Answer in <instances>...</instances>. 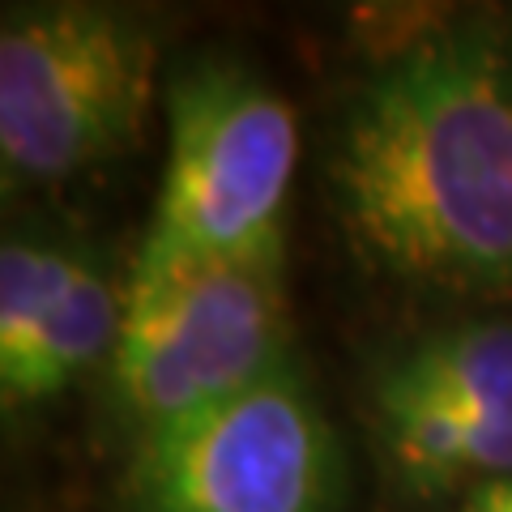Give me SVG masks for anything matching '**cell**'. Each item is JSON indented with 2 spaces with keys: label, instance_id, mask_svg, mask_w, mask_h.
<instances>
[{
  "label": "cell",
  "instance_id": "4",
  "mask_svg": "<svg viewBox=\"0 0 512 512\" xmlns=\"http://www.w3.org/2000/svg\"><path fill=\"white\" fill-rule=\"evenodd\" d=\"M286 252L201 265L150 295H124L111 393L137 440L282 372Z\"/></svg>",
  "mask_w": 512,
  "mask_h": 512
},
{
  "label": "cell",
  "instance_id": "7",
  "mask_svg": "<svg viewBox=\"0 0 512 512\" xmlns=\"http://www.w3.org/2000/svg\"><path fill=\"white\" fill-rule=\"evenodd\" d=\"M393 474L410 491L440 495L512 478V419L466 410H376Z\"/></svg>",
  "mask_w": 512,
  "mask_h": 512
},
{
  "label": "cell",
  "instance_id": "3",
  "mask_svg": "<svg viewBox=\"0 0 512 512\" xmlns=\"http://www.w3.org/2000/svg\"><path fill=\"white\" fill-rule=\"evenodd\" d=\"M158 35L146 13L94 0L9 5L0 22V167L60 184L124 158L154 107Z\"/></svg>",
  "mask_w": 512,
  "mask_h": 512
},
{
  "label": "cell",
  "instance_id": "9",
  "mask_svg": "<svg viewBox=\"0 0 512 512\" xmlns=\"http://www.w3.org/2000/svg\"><path fill=\"white\" fill-rule=\"evenodd\" d=\"M86 252L56 239L13 235L0 248V376L13 372L52 325Z\"/></svg>",
  "mask_w": 512,
  "mask_h": 512
},
{
  "label": "cell",
  "instance_id": "8",
  "mask_svg": "<svg viewBox=\"0 0 512 512\" xmlns=\"http://www.w3.org/2000/svg\"><path fill=\"white\" fill-rule=\"evenodd\" d=\"M124 325V291L111 286V278L99 269V261L82 256L77 278L64 295L52 325L43 329L35 350L0 376V397L9 410H30L60 397L69 384L90 372L99 359H111Z\"/></svg>",
  "mask_w": 512,
  "mask_h": 512
},
{
  "label": "cell",
  "instance_id": "5",
  "mask_svg": "<svg viewBox=\"0 0 512 512\" xmlns=\"http://www.w3.org/2000/svg\"><path fill=\"white\" fill-rule=\"evenodd\" d=\"M128 512H338L342 444L291 363L137 440Z\"/></svg>",
  "mask_w": 512,
  "mask_h": 512
},
{
  "label": "cell",
  "instance_id": "2",
  "mask_svg": "<svg viewBox=\"0 0 512 512\" xmlns=\"http://www.w3.org/2000/svg\"><path fill=\"white\" fill-rule=\"evenodd\" d=\"M299 163L286 99L235 60H197L167 86V163L124 295L201 265L286 252L282 205Z\"/></svg>",
  "mask_w": 512,
  "mask_h": 512
},
{
  "label": "cell",
  "instance_id": "1",
  "mask_svg": "<svg viewBox=\"0 0 512 512\" xmlns=\"http://www.w3.org/2000/svg\"><path fill=\"white\" fill-rule=\"evenodd\" d=\"M333 205L380 274L512 295V43L440 26L384 60L346 107Z\"/></svg>",
  "mask_w": 512,
  "mask_h": 512
},
{
  "label": "cell",
  "instance_id": "6",
  "mask_svg": "<svg viewBox=\"0 0 512 512\" xmlns=\"http://www.w3.org/2000/svg\"><path fill=\"white\" fill-rule=\"evenodd\" d=\"M372 406L512 419V320H466L414 338L376 372Z\"/></svg>",
  "mask_w": 512,
  "mask_h": 512
},
{
  "label": "cell",
  "instance_id": "10",
  "mask_svg": "<svg viewBox=\"0 0 512 512\" xmlns=\"http://www.w3.org/2000/svg\"><path fill=\"white\" fill-rule=\"evenodd\" d=\"M461 512H512V478H500V483H483L466 495Z\"/></svg>",
  "mask_w": 512,
  "mask_h": 512
}]
</instances>
